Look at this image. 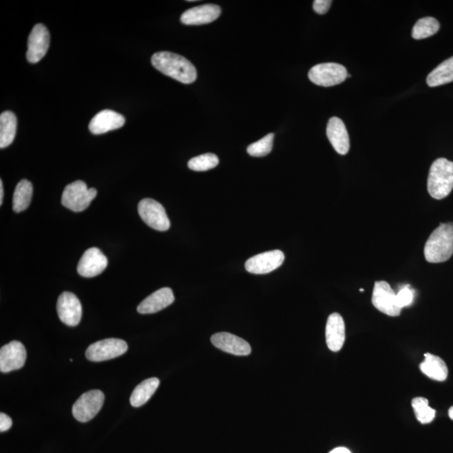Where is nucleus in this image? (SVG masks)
<instances>
[{
  "label": "nucleus",
  "instance_id": "f257e3e1",
  "mask_svg": "<svg viewBox=\"0 0 453 453\" xmlns=\"http://www.w3.org/2000/svg\"><path fill=\"white\" fill-rule=\"evenodd\" d=\"M155 69L182 84H193L197 79V69L182 56L169 51L156 52L151 58Z\"/></svg>",
  "mask_w": 453,
  "mask_h": 453
},
{
  "label": "nucleus",
  "instance_id": "f03ea898",
  "mask_svg": "<svg viewBox=\"0 0 453 453\" xmlns=\"http://www.w3.org/2000/svg\"><path fill=\"white\" fill-rule=\"evenodd\" d=\"M426 261L437 264L447 261L453 254V223H441L432 232L424 248Z\"/></svg>",
  "mask_w": 453,
  "mask_h": 453
},
{
  "label": "nucleus",
  "instance_id": "7ed1b4c3",
  "mask_svg": "<svg viewBox=\"0 0 453 453\" xmlns=\"http://www.w3.org/2000/svg\"><path fill=\"white\" fill-rule=\"evenodd\" d=\"M453 189V162L445 158L435 160L430 168L428 190L430 197L443 199Z\"/></svg>",
  "mask_w": 453,
  "mask_h": 453
},
{
  "label": "nucleus",
  "instance_id": "20e7f679",
  "mask_svg": "<svg viewBox=\"0 0 453 453\" xmlns=\"http://www.w3.org/2000/svg\"><path fill=\"white\" fill-rule=\"evenodd\" d=\"M97 194V190L88 188L84 182H74L67 185L63 191L62 204L70 210L80 212L89 207Z\"/></svg>",
  "mask_w": 453,
  "mask_h": 453
},
{
  "label": "nucleus",
  "instance_id": "39448f33",
  "mask_svg": "<svg viewBox=\"0 0 453 453\" xmlns=\"http://www.w3.org/2000/svg\"><path fill=\"white\" fill-rule=\"evenodd\" d=\"M309 79L321 87H332L342 84L347 77L345 67L339 63H321L309 71Z\"/></svg>",
  "mask_w": 453,
  "mask_h": 453
},
{
  "label": "nucleus",
  "instance_id": "423d86ee",
  "mask_svg": "<svg viewBox=\"0 0 453 453\" xmlns=\"http://www.w3.org/2000/svg\"><path fill=\"white\" fill-rule=\"evenodd\" d=\"M140 218L149 227L157 231L169 230L171 222L162 204L151 198H145L138 206Z\"/></svg>",
  "mask_w": 453,
  "mask_h": 453
},
{
  "label": "nucleus",
  "instance_id": "0eeeda50",
  "mask_svg": "<svg viewBox=\"0 0 453 453\" xmlns=\"http://www.w3.org/2000/svg\"><path fill=\"white\" fill-rule=\"evenodd\" d=\"M103 393L99 389H93L82 395L75 402L73 407V415L75 419L80 422H88L95 418L103 406Z\"/></svg>",
  "mask_w": 453,
  "mask_h": 453
},
{
  "label": "nucleus",
  "instance_id": "6e6552de",
  "mask_svg": "<svg viewBox=\"0 0 453 453\" xmlns=\"http://www.w3.org/2000/svg\"><path fill=\"white\" fill-rule=\"evenodd\" d=\"M128 350L125 341L108 339L91 344L86 351V357L92 362H103L121 356Z\"/></svg>",
  "mask_w": 453,
  "mask_h": 453
},
{
  "label": "nucleus",
  "instance_id": "1a4fd4ad",
  "mask_svg": "<svg viewBox=\"0 0 453 453\" xmlns=\"http://www.w3.org/2000/svg\"><path fill=\"white\" fill-rule=\"evenodd\" d=\"M372 303L374 308L389 317H398L402 313V309L397 302V294L389 284L384 280L374 284Z\"/></svg>",
  "mask_w": 453,
  "mask_h": 453
},
{
  "label": "nucleus",
  "instance_id": "9d476101",
  "mask_svg": "<svg viewBox=\"0 0 453 453\" xmlns=\"http://www.w3.org/2000/svg\"><path fill=\"white\" fill-rule=\"evenodd\" d=\"M284 260V254L282 251H268L250 258L245 263V269L251 274H268L282 267Z\"/></svg>",
  "mask_w": 453,
  "mask_h": 453
},
{
  "label": "nucleus",
  "instance_id": "9b49d317",
  "mask_svg": "<svg viewBox=\"0 0 453 453\" xmlns=\"http://www.w3.org/2000/svg\"><path fill=\"white\" fill-rule=\"evenodd\" d=\"M50 33L46 26L42 24L34 26L29 34L28 50L26 53V58L29 63L35 64L46 56L50 46Z\"/></svg>",
  "mask_w": 453,
  "mask_h": 453
},
{
  "label": "nucleus",
  "instance_id": "f8f14e48",
  "mask_svg": "<svg viewBox=\"0 0 453 453\" xmlns=\"http://www.w3.org/2000/svg\"><path fill=\"white\" fill-rule=\"evenodd\" d=\"M57 310L60 320L69 327L79 324L82 315V304L76 295L71 292H63L58 301Z\"/></svg>",
  "mask_w": 453,
  "mask_h": 453
},
{
  "label": "nucleus",
  "instance_id": "ddd939ff",
  "mask_svg": "<svg viewBox=\"0 0 453 453\" xmlns=\"http://www.w3.org/2000/svg\"><path fill=\"white\" fill-rule=\"evenodd\" d=\"M26 350L21 342L13 341L0 350V370L9 373L18 370L25 365Z\"/></svg>",
  "mask_w": 453,
  "mask_h": 453
},
{
  "label": "nucleus",
  "instance_id": "4468645a",
  "mask_svg": "<svg viewBox=\"0 0 453 453\" xmlns=\"http://www.w3.org/2000/svg\"><path fill=\"white\" fill-rule=\"evenodd\" d=\"M108 259L102 251L91 248L86 251L77 265V272L86 278H92L106 271Z\"/></svg>",
  "mask_w": 453,
  "mask_h": 453
},
{
  "label": "nucleus",
  "instance_id": "2eb2a0df",
  "mask_svg": "<svg viewBox=\"0 0 453 453\" xmlns=\"http://www.w3.org/2000/svg\"><path fill=\"white\" fill-rule=\"evenodd\" d=\"M211 342L219 350L236 356H247L251 354L249 343L230 332H219L212 335Z\"/></svg>",
  "mask_w": 453,
  "mask_h": 453
},
{
  "label": "nucleus",
  "instance_id": "dca6fc26",
  "mask_svg": "<svg viewBox=\"0 0 453 453\" xmlns=\"http://www.w3.org/2000/svg\"><path fill=\"white\" fill-rule=\"evenodd\" d=\"M220 14L221 8L219 5L208 3L186 10L181 16V21L186 25L209 24L216 21Z\"/></svg>",
  "mask_w": 453,
  "mask_h": 453
},
{
  "label": "nucleus",
  "instance_id": "f3484780",
  "mask_svg": "<svg viewBox=\"0 0 453 453\" xmlns=\"http://www.w3.org/2000/svg\"><path fill=\"white\" fill-rule=\"evenodd\" d=\"M125 118L117 112L106 110L100 111L89 123V130L93 134H102L121 129L125 125Z\"/></svg>",
  "mask_w": 453,
  "mask_h": 453
},
{
  "label": "nucleus",
  "instance_id": "a211bd4d",
  "mask_svg": "<svg viewBox=\"0 0 453 453\" xmlns=\"http://www.w3.org/2000/svg\"><path fill=\"white\" fill-rule=\"evenodd\" d=\"M345 339V323L343 317L339 313L331 314L326 326V341L329 350L332 352L340 351Z\"/></svg>",
  "mask_w": 453,
  "mask_h": 453
},
{
  "label": "nucleus",
  "instance_id": "6ab92c4d",
  "mask_svg": "<svg viewBox=\"0 0 453 453\" xmlns=\"http://www.w3.org/2000/svg\"><path fill=\"white\" fill-rule=\"evenodd\" d=\"M327 136L335 151L340 155H346L350 149V136L342 119L332 117L329 119Z\"/></svg>",
  "mask_w": 453,
  "mask_h": 453
},
{
  "label": "nucleus",
  "instance_id": "aec40b11",
  "mask_svg": "<svg viewBox=\"0 0 453 453\" xmlns=\"http://www.w3.org/2000/svg\"><path fill=\"white\" fill-rule=\"evenodd\" d=\"M175 301L173 291L164 287L154 292L138 306L137 310L140 314H153L169 306Z\"/></svg>",
  "mask_w": 453,
  "mask_h": 453
},
{
  "label": "nucleus",
  "instance_id": "412c9836",
  "mask_svg": "<svg viewBox=\"0 0 453 453\" xmlns=\"http://www.w3.org/2000/svg\"><path fill=\"white\" fill-rule=\"evenodd\" d=\"M423 374L430 379L443 382L447 380L448 369L445 363L440 357L432 354H426L424 361L420 365Z\"/></svg>",
  "mask_w": 453,
  "mask_h": 453
},
{
  "label": "nucleus",
  "instance_id": "4be33fe9",
  "mask_svg": "<svg viewBox=\"0 0 453 453\" xmlns=\"http://www.w3.org/2000/svg\"><path fill=\"white\" fill-rule=\"evenodd\" d=\"M17 118L11 111H5L0 115V148L8 147L16 138Z\"/></svg>",
  "mask_w": 453,
  "mask_h": 453
},
{
  "label": "nucleus",
  "instance_id": "5701e85b",
  "mask_svg": "<svg viewBox=\"0 0 453 453\" xmlns=\"http://www.w3.org/2000/svg\"><path fill=\"white\" fill-rule=\"evenodd\" d=\"M160 385V380L157 378H151L141 382L140 384L134 389L130 396V404L134 407H140L155 394L156 389Z\"/></svg>",
  "mask_w": 453,
  "mask_h": 453
},
{
  "label": "nucleus",
  "instance_id": "b1692460",
  "mask_svg": "<svg viewBox=\"0 0 453 453\" xmlns=\"http://www.w3.org/2000/svg\"><path fill=\"white\" fill-rule=\"evenodd\" d=\"M453 82V57L445 60L428 75L426 82L429 87H438Z\"/></svg>",
  "mask_w": 453,
  "mask_h": 453
},
{
  "label": "nucleus",
  "instance_id": "393cba45",
  "mask_svg": "<svg viewBox=\"0 0 453 453\" xmlns=\"http://www.w3.org/2000/svg\"><path fill=\"white\" fill-rule=\"evenodd\" d=\"M33 194V186L27 180H21L14 190L13 197V209L16 212H21L27 209L31 204Z\"/></svg>",
  "mask_w": 453,
  "mask_h": 453
},
{
  "label": "nucleus",
  "instance_id": "a878e982",
  "mask_svg": "<svg viewBox=\"0 0 453 453\" xmlns=\"http://www.w3.org/2000/svg\"><path fill=\"white\" fill-rule=\"evenodd\" d=\"M440 24L435 18L425 17L420 19L414 25L413 37L415 40L428 38L439 31Z\"/></svg>",
  "mask_w": 453,
  "mask_h": 453
},
{
  "label": "nucleus",
  "instance_id": "bb28decb",
  "mask_svg": "<svg viewBox=\"0 0 453 453\" xmlns=\"http://www.w3.org/2000/svg\"><path fill=\"white\" fill-rule=\"evenodd\" d=\"M415 417L421 424H429L436 417V411L429 406L428 399L415 397L411 402Z\"/></svg>",
  "mask_w": 453,
  "mask_h": 453
},
{
  "label": "nucleus",
  "instance_id": "cd10ccee",
  "mask_svg": "<svg viewBox=\"0 0 453 453\" xmlns=\"http://www.w3.org/2000/svg\"><path fill=\"white\" fill-rule=\"evenodd\" d=\"M219 163V157L212 153L201 155L191 159L188 167L194 171H207L218 166Z\"/></svg>",
  "mask_w": 453,
  "mask_h": 453
},
{
  "label": "nucleus",
  "instance_id": "c85d7f7f",
  "mask_svg": "<svg viewBox=\"0 0 453 453\" xmlns=\"http://www.w3.org/2000/svg\"><path fill=\"white\" fill-rule=\"evenodd\" d=\"M275 134L273 133L267 134L256 143L251 144L247 148L249 155L254 157H263L269 154L273 149Z\"/></svg>",
  "mask_w": 453,
  "mask_h": 453
},
{
  "label": "nucleus",
  "instance_id": "c756f323",
  "mask_svg": "<svg viewBox=\"0 0 453 453\" xmlns=\"http://www.w3.org/2000/svg\"><path fill=\"white\" fill-rule=\"evenodd\" d=\"M413 291L409 287H404L397 294V302H398V305L402 309L410 306L413 302Z\"/></svg>",
  "mask_w": 453,
  "mask_h": 453
},
{
  "label": "nucleus",
  "instance_id": "7c9ffc66",
  "mask_svg": "<svg viewBox=\"0 0 453 453\" xmlns=\"http://www.w3.org/2000/svg\"><path fill=\"white\" fill-rule=\"evenodd\" d=\"M332 3L331 0H315L313 2V10L318 14H325L328 12Z\"/></svg>",
  "mask_w": 453,
  "mask_h": 453
},
{
  "label": "nucleus",
  "instance_id": "2f4dec72",
  "mask_svg": "<svg viewBox=\"0 0 453 453\" xmlns=\"http://www.w3.org/2000/svg\"><path fill=\"white\" fill-rule=\"evenodd\" d=\"M12 426V420L6 414H0V432H6Z\"/></svg>",
  "mask_w": 453,
  "mask_h": 453
},
{
  "label": "nucleus",
  "instance_id": "473e14b6",
  "mask_svg": "<svg viewBox=\"0 0 453 453\" xmlns=\"http://www.w3.org/2000/svg\"><path fill=\"white\" fill-rule=\"evenodd\" d=\"M329 453H351L346 448H336Z\"/></svg>",
  "mask_w": 453,
  "mask_h": 453
},
{
  "label": "nucleus",
  "instance_id": "72a5a7b5",
  "mask_svg": "<svg viewBox=\"0 0 453 453\" xmlns=\"http://www.w3.org/2000/svg\"><path fill=\"white\" fill-rule=\"evenodd\" d=\"M3 185L2 180L0 181V205L3 204Z\"/></svg>",
  "mask_w": 453,
  "mask_h": 453
},
{
  "label": "nucleus",
  "instance_id": "f704fd0d",
  "mask_svg": "<svg viewBox=\"0 0 453 453\" xmlns=\"http://www.w3.org/2000/svg\"><path fill=\"white\" fill-rule=\"evenodd\" d=\"M448 415H449V417H450L451 420L453 421V406H452L450 408V409H449Z\"/></svg>",
  "mask_w": 453,
  "mask_h": 453
},
{
  "label": "nucleus",
  "instance_id": "c9c22d12",
  "mask_svg": "<svg viewBox=\"0 0 453 453\" xmlns=\"http://www.w3.org/2000/svg\"><path fill=\"white\" fill-rule=\"evenodd\" d=\"M359 291H360L361 292H364V291H365L364 289H360V290H359Z\"/></svg>",
  "mask_w": 453,
  "mask_h": 453
}]
</instances>
